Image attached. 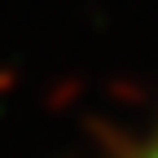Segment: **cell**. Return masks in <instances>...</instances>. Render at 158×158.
Wrapping results in <instances>:
<instances>
[{
    "label": "cell",
    "instance_id": "cell-1",
    "mask_svg": "<svg viewBox=\"0 0 158 158\" xmlns=\"http://www.w3.org/2000/svg\"><path fill=\"white\" fill-rule=\"evenodd\" d=\"M145 158H158V145H154V149H149V154H145Z\"/></svg>",
    "mask_w": 158,
    "mask_h": 158
}]
</instances>
